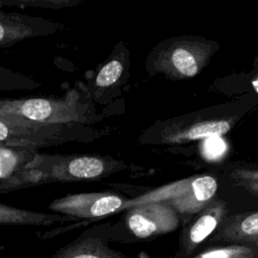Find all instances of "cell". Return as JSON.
Instances as JSON below:
<instances>
[{"instance_id": "2e32d148", "label": "cell", "mask_w": 258, "mask_h": 258, "mask_svg": "<svg viewBox=\"0 0 258 258\" xmlns=\"http://www.w3.org/2000/svg\"><path fill=\"white\" fill-rule=\"evenodd\" d=\"M41 87L36 80L0 66V92L33 91Z\"/></svg>"}, {"instance_id": "5b68a950", "label": "cell", "mask_w": 258, "mask_h": 258, "mask_svg": "<svg viewBox=\"0 0 258 258\" xmlns=\"http://www.w3.org/2000/svg\"><path fill=\"white\" fill-rule=\"evenodd\" d=\"M214 46L195 38L180 39L162 48L154 61V67L171 78L188 79L197 76L208 63Z\"/></svg>"}, {"instance_id": "9c48e42d", "label": "cell", "mask_w": 258, "mask_h": 258, "mask_svg": "<svg viewBox=\"0 0 258 258\" xmlns=\"http://www.w3.org/2000/svg\"><path fill=\"white\" fill-rule=\"evenodd\" d=\"M63 24L40 16L0 10V48L34 37L47 36L63 29Z\"/></svg>"}, {"instance_id": "ba28073f", "label": "cell", "mask_w": 258, "mask_h": 258, "mask_svg": "<svg viewBox=\"0 0 258 258\" xmlns=\"http://www.w3.org/2000/svg\"><path fill=\"white\" fill-rule=\"evenodd\" d=\"M228 216V206L224 201L219 199L211 201L183 226L178 248L169 258H191L201 246L210 240Z\"/></svg>"}, {"instance_id": "8fae6325", "label": "cell", "mask_w": 258, "mask_h": 258, "mask_svg": "<svg viewBox=\"0 0 258 258\" xmlns=\"http://www.w3.org/2000/svg\"><path fill=\"white\" fill-rule=\"evenodd\" d=\"M209 241L211 244L234 243L258 249V211L229 215Z\"/></svg>"}, {"instance_id": "6da1fadb", "label": "cell", "mask_w": 258, "mask_h": 258, "mask_svg": "<svg viewBox=\"0 0 258 258\" xmlns=\"http://www.w3.org/2000/svg\"><path fill=\"white\" fill-rule=\"evenodd\" d=\"M119 162L96 154H46L37 152L21 170L0 180V195L54 182L92 181L118 170Z\"/></svg>"}, {"instance_id": "5bb4252c", "label": "cell", "mask_w": 258, "mask_h": 258, "mask_svg": "<svg viewBox=\"0 0 258 258\" xmlns=\"http://www.w3.org/2000/svg\"><path fill=\"white\" fill-rule=\"evenodd\" d=\"M38 149L21 147V146H8L0 145V180H4L24 168Z\"/></svg>"}, {"instance_id": "e0dca14e", "label": "cell", "mask_w": 258, "mask_h": 258, "mask_svg": "<svg viewBox=\"0 0 258 258\" xmlns=\"http://www.w3.org/2000/svg\"><path fill=\"white\" fill-rule=\"evenodd\" d=\"M123 62L117 58H111L108 60L98 72L94 86L96 90H105L113 87L121 78L123 74Z\"/></svg>"}, {"instance_id": "7a4b0ae2", "label": "cell", "mask_w": 258, "mask_h": 258, "mask_svg": "<svg viewBox=\"0 0 258 258\" xmlns=\"http://www.w3.org/2000/svg\"><path fill=\"white\" fill-rule=\"evenodd\" d=\"M0 115L43 125L85 124L90 122V107L77 88L59 97L1 99Z\"/></svg>"}, {"instance_id": "52a82bcc", "label": "cell", "mask_w": 258, "mask_h": 258, "mask_svg": "<svg viewBox=\"0 0 258 258\" xmlns=\"http://www.w3.org/2000/svg\"><path fill=\"white\" fill-rule=\"evenodd\" d=\"M128 231L139 240L156 238L175 231L180 223L176 211L166 202H149L126 210Z\"/></svg>"}, {"instance_id": "7c38bea8", "label": "cell", "mask_w": 258, "mask_h": 258, "mask_svg": "<svg viewBox=\"0 0 258 258\" xmlns=\"http://www.w3.org/2000/svg\"><path fill=\"white\" fill-rule=\"evenodd\" d=\"M232 125L233 121L229 119H211L199 121L182 128L167 132L162 136V141L166 144H180L196 140L222 137L231 130Z\"/></svg>"}, {"instance_id": "277c9868", "label": "cell", "mask_w": 258, "mask_h": 258, "mask_svg": "<svg viewBox=\"0 0 258 258\" xmlns=\"http://www.w3.org/2000/svg\"><path fill=\"white\" fill-rule=\"evenodd\" d=\"M83 124L43 125L0 115V145L44 148L71 141H82Z\"/></svg>"}, {"instance_id": "9a60e30c", "label": "cell", "mask_w": 258, "mask_h": 258, "mask_svg": "<svg viewBox=\"0 0 258 258\" xmlns=\"http://www.w3.org/2000/svg\"><path fill=\"white\" fill-rule=\"evenodd\" d=\"M191 258H258V249L242 244H213Z\"/></svg>"}, {"instance_id": "ffe728a7", "label": "cell", "mask_w": 258, "mask_h": 258, "mask_svg": "<svg viewBox=\"0 0 258 258\" xmlns=\"http://www.w3.org/2000/svg\"><path fill=\"white\" fill-rule=\"evenodd\" d=\"M227 150V144L221 137L209 138L204 140L202 151L204 156L210 160H216L222 157Z\"/></svg>"}, {"instance_id": "30bf717a", "label": "cell", "mask_w": 258, "mask_h": 258, "mask_svg": "<svg viewBox=\"0 0 258 258\" xmlns=\"http://www.w3.org/2000/svg\"><path fill=\"white\" fill-rule=\"evenodd\" d=\"M110 240L113 239L109 229L105 226H95L61 246L50 258H130L110 247Z\"/></svg>"}, {"instance_id": "d6986e66", "label": "cell", "mask_w": 258, "mask_h": 258, "mask_svg": "<svg viewBox=\"0 0 258 258\" xmlns=\"http://www.w3.org/2000/svg\"><path fill=\"white\" fill-rule=\"evenodd\" d=\"M230 178L234 185L258 198V169L236 168L231 172Z\"/></svg>"}, {"instance_id": "ac0fdd59", "label": "cell", "mask_w": 258, "mask_h": 258, "mask_svg": "<svg viewBox=\"0 0 258 258\" xmlns=\"http://www.w3.org/2000/svg\"><path fill=\"white\" fill-rule=\"evenodd\" d=\"M80 0H0V7L10 6L24 8H46L62 9L76 6Z\"/></svg>"}, {"instance_id": "4fadbf2b", "label": "cell", "mask_w": 258, "mask_h": 258, "mask_svg": "<svg viewBox=\"0 0 258 258\" xmlns=\"http://www.w3.org/2000/svg\"><path fill=\"white\" fill-rule=\"evenodd\" d=\"M68 222H76V220L59 214L35 212L0 203V226L48 227Z\"/></svg>"}, {"instance_id": "8992f818", "label": "cell", "mask_w": 258, "mask_h": 258, "mask_svg": "<svg viewBox=\"0 0 258 258\" xmlns=\"http://www.w3.org/2000/svg\"><path fill=\"white\" fill-rule=\"evenodd\" d=\"M127 202V199L111 191L79 192L54 199L48 210L76 221H94L126 210Z\"/></svg>"}, {"instance_id": "3957f363", "label": "cell", "mask_w": 258, "mask_h": 258, "mask_svg": "<svg viewBox=\"0 0 258 258\" xmlns=\"http://www.w3.org/2000/svg\"><path fill=\"white\" fill-rule=\"evenodd\" d=\"M217 189L218 181L215 176L210 174L190 176L157 187L133 200H128L126 210L149 202H166L176 211L180 219L181 217L185 218V225L215 199Z\"/></svg>"}]
</instances>
